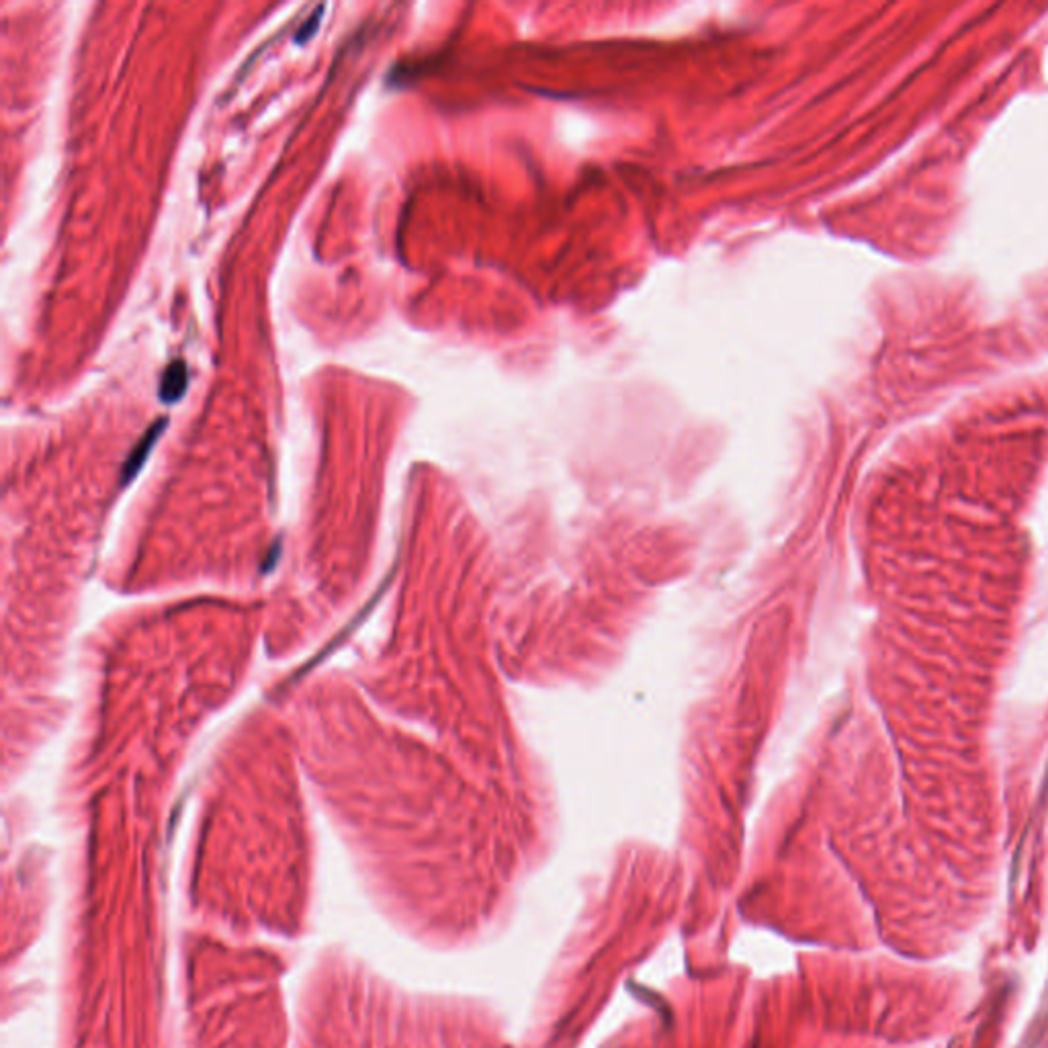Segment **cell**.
I'll list each match as a JSON object with an SVG mask.
<instances>
[{
	"mask_svg": "<svg viewBox=\"0 0 1048 1048\" xmlns=\"http://www.w3.org/2000/svg\"><path fill=\"white\" fill-rule=\"evenodd\" d=\"M324 11H326V6H324V5H322V6H318L316 13L311 15V17H309L306 23H303V25L298 29V34H295V42H298V44H306V42H309L311 37L316 35V31H318V27H319V23H322V15H324Z\"/></svg>",
	"mask_w": 1048,
	"mask_h": 1048,
	"instance_id": "3957f363",
	"label": "cell"
},
{
	"mask_svg": "<svg viewBox=\"0 0 1048 1048\" xmlns=\"http://www.w3.org/2000/svg\"><path fill=\"white\" fill-rule=\"evenodd\" d=\"M166 418H160L156 420L152 426L143 432V436L140 438V443L133 446V451L130 453V457H127L125 465H123V484L130 482L135 475H138V471L143 467V463L150 457L152 449H154L160 435H162L164 428H166Z\"/></svg>",
	"mask_w": 1048,
	"mask_h": 1048,
	"instance_id": "6da1fadb",
	"label": "cell"
},
{
	"mask_svg": "<svg viewBox=\"0 0 1048 1048\" xmlns=\"http://www.w3.org/2000/svg\"><path fill=\"white\" fill-rule=\"evenodd\" d=\"M189 367L185 361H172L160 379L158 394L164 404H177L189 387Z\"/></svg>",
	"mask_w": 1048,
	"mask_h": 1048,
	"instance_id": "7a4b0ae2",
	"label": "cell"
}]
</instances>
